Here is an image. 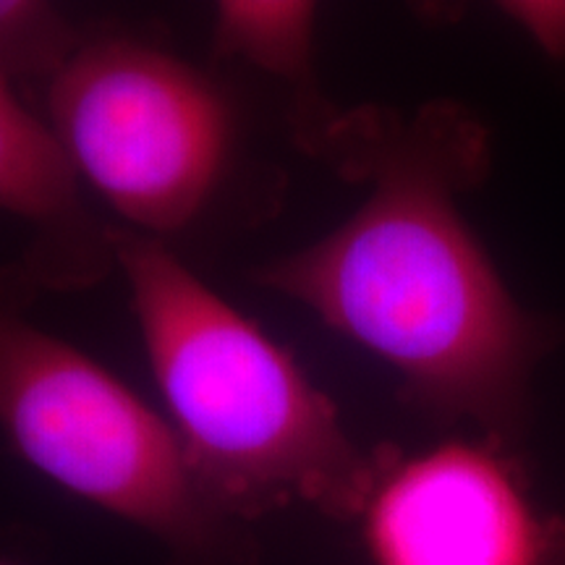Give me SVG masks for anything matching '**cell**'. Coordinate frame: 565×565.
Instances as JSON below:
<instances>
[{
    "instance_id": "obj_5",
    "label": "cell",
    "mask_w": 565,
    "mask_h": 565,
    "mask_svg": "<svg viewBox=\"0 0 565 565\" xmlns=\"http://www.w3.org/2000/svg\"><path fill=\"white\" fill-rule=\"evenodd\" d=\"M372 565H565L550 515L498 440L383 456L362 515Z\"/></svg>"
},
{
    "instance_id": "obj_9",
    "label": "cell",
    "mask_w": 565,
    "mask_h": 565,
    "mask_svg": "<svg viewBox=\"0 0 565 565\" xmlns=\"http://www.w3.org/2000/svg\"><path fill=\"white\" fill-rule=\"evenodd\" d=\"M524 30L550 58L565 61V0H487Z\"/></svg>"
},
{
    "instance_id": "obj_3",
    "label": "cell",
    "mask_w": 565,
    "mask_h": 565,
    "mask_svg": "<svg viewBox=\"0 0 565 565\" xmlns=\"http://www.w3.org/2000/svg\"><path fill=\"white\" fill-rule=\"evenodd\" d=\"M42 288L0 267V435L84 503L162 542L183 565H242L244 524L196 482L171 422L124 380L26 317Z\"/></svg>"
},
{
    "instance_id": "obj_1",
    "label": "cell",
    "mask_w": 565,
    "mask_h": 565,
    "mask_svg": "<svg viewBox=\"0 0 565 565\" xmlns=\"http://www.w3.org/2000/svg\"><path fill=\"white\" fill-rule=\"evenodd\" d=\"M294 137L366 196L320 242L254 280L385 362L408 401L490 440L519 433L545 330L508 291L466 223L461 196L490 166V139L450 103L414 116L330 105Z\"/></svg>"
},
{
    "instance_id": "obj_8",
    "label": "cell",
    "mask_w": 565,
    "mask_h": 565,
    "mask_svg": "<svg viewBox=\"0 0 565 565\" xmlns=\"http://www.w3.org/2000/svg\"><path fill=\"white\" fill-rule=\"evenodd\" d=\"M76 40L51 0H0V68L11 79L45 82Z\"/></svg>"
},
{
    "instance_id": "obj_10",
    "label": "cell",
    "mask_w": 565,
    "mask_h": 565,
    "mask_svg": "<svg viewBox=\"0 0 565 565\" xmlns=\"http://www.w3.org/2000/svg\"><path fill=\"white\" fill-rule=\"evenodd\" d=\"M0 565H11V563H0Z\"/></svg>"
},
{
    "instance_id": "obj_4",
    "label": "cell",
    "mask_w": 565,
    "mask_h": 565,
    "mask_svg": "<svg viewBox=\"0 0 565 565\" xmlns=\"http://www.w3.org/2000/svg\"><path fill=\"white\" fill-rule=\"evenodd\" d=\"M45 108L79 183L145 236L192 225L228 168L225 95L147 42L76 40L45 79Z\"/></svg>"
},
{
    "instance_id": "obj_6",
    "label": "cell",
    "mask_w": 565,
    "mask_h": 565,
    "mask_svg": "<svg viewBox=\"0 0 565 565\" xmlns=\"http://www.w3.org/2000/svg\"><path fill=\"white\" fill-rule=\"evenodd\" d=\"M79 189L51 124L21 103L0 68V210L38 228L21 265L42 291L84 286L116 265L113 228L92 221Z\"/></svg>"
},
{
    "instance_id": "obj_2",
    "label": "cell",
    "mask_w": 565,
    "mask_h": 565,
    "mask_svg": "<svg viewBox=\"0 0 565 565\" xmlns=\"http://www.w3.org/2000/svg\"><path fill=\"white\" fill-rule=\"evenodd\" d=\"M113 254L166 419L212 503L238 524L291 505L359 519L383 456L351 440L294 353L158 238L113 228Z\"/></svg>"
},
{
    "instance_id": "obj_7",
    "label": "cell",
    "mask_w": 565,
    "mask_h": 565,
    "mask_svg": "<svg viewBox=\"0 0 565 565\" xmlns=\"http://www.w3.org/2000/svg\"><path fill=\"white\" fill-rule=\"evenodd\" d=\"M317 0H215V47L294 92V124L320 116L315 76Z\"/></svg>"
}]
</instances>
